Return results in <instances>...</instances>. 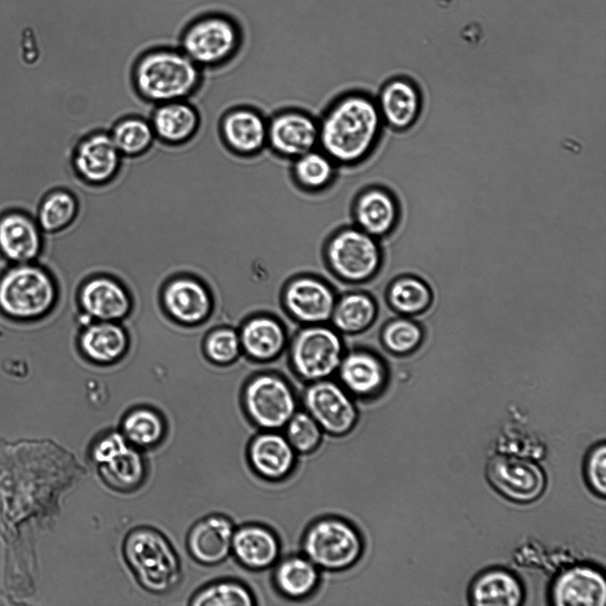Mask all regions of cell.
<instances>
[{
  "label": "cell",
  "mask_w": 606,
  "mask_h": 606,
  "mask_svg": "<svg viewBox=\"0 0 606 606\" xmlns=\"http://www.w3.org/2000/svg\"><path fill=\"white\" fill-rule=\"evenodd\" d=\"M319 122V148L340 166L366 161L385 127L375 98L363 91L339 95L324 109Z\"/></svg>",
  "instance_id": "obj_1"
},
{
  "label": "cell",
  "mask_w": 606,
  "mask_h": 606,
  "mask_svg": "<svg viewBox=\"0 0 606 606\" xmlns=\"http://www.w3.org/2000/svg\"><path fill=\"white\" fill-rule=\"evenodd\" d=\"M203 82V70L179 48L148 50L137 58L130 70L135 94L152 106L190 99Z\"/></svg>",
  "instance_id": "obj_2"
},
{
  "label": "cell",
  "mask_w": 606,
  "mask_h": 606,
  "mask_svg": "<svg viewBox=\"0 0 606 606\" xmlns=\"http://www.w3.org/2000/svg\"><path fill=\"white\" fill-rule=\"evenodd\" d=\"M123 559L138 585L153 594L174 590L183 576L179 556L169 539L159 530L138 526L124 537Z\"/></svg>",
  "instance_id": "obj_3"
},
{
  "label": "cell",
  "mask_w": 606,
  "mask_h": 606,
  "mask_svg": "<svg viewBox=\"0 0 606 606\" xmlns=\"http://www.w3.org/2000/svg\"><path fill=\"white\" fill-rule=\"evenodd\" d=\"M58 299L51 273L38 263L12 264L0 275V312L17 322L46 316Z\"/></svg>",
  "instance_id": "obj_4"
},
{
  "label": "cell",
  "mask_w": 606,
  "mask_h": 606,
  "mask_svg": "<svg viewBox=\"0 0 606 606\" xmlns=\"http://www.w3.org/2000/svg\"><path fill=\"white\" fill-rule=\"evenodd\" d=\"M300 548L321 571L337 573L355 566L365 552L360 531L349 520L324 515L304 529Z\"/></svg>",
  "instance_id": "obj_5"
},
{
  "label": "cell",
  "mask_w": 606,
  "mask_h": 606,
  "mask_svg": "<svg viewBox=\"0 0 606 606\" xmlns=\"http://www.w3.org/2000/svg\"><path fill=\"white\" fill-rule=\"evenodd\" d=\"M88 454L101 481L117 492H133L147 477L142 451L130 445L120 430L101 432L91 444Z\"/></svg>",
  "instance_id": "obj_6"
},
{
  "label": "cell",
  "mask_w": 606,
  "mask_h": 606,
  "mask_svg": "<svg viewBox=\"0 0 606 606\" xmlns=\"http://www.w3.org/2000/svg\"><path fill=\"white\" fill-rule=\"evenodd\" d=\"M241 43V30L232 19L208 14L186 27L180 36L179 49L204 71L227 64L235 57Z\"/></svg>",
  "instance_id": "obj_7"
},
{
  "label": "cell",
  "mask_w": 606,
  "mask_h": 606,
  "mask_svg": "<svg viewBox=\"0 0 606 606\" xmlns=\"http://www.w3.org/2000/svg\"><path fill=\"white\" fill-rule=\"evenodd\" d=\"M240 404L250 423L259 430H281L297 409L290 384L282 377L263 373L242 385Z\"/></svg>",
  "instance_id": "obj_8"
},
{
  "label": "cell",
  "mask_w": 606,
  "mask_h": 606,
  "mask_svg": "<svg viewBox=\"0 0 606 606\" xmlns=\"http://www.w3.org/2000/svg\"><path fill=\"white\" fill-rule=\"evenodd\" d=\"M343 354V342L334 327L305 325L292 339L289 361L301 379L311 382L333 375Z\"/></svg>",
  "instance_id": "obj_9"
},
{
  "label": "cell",
  "mask_w": 606,
  "mask_h": 606,
  "mask_svg": "<svg viewBox=\"0 0 606 606\" xmlns=\"http://www.w3.org/2000/svg\"><path fill=\"white\" fill-rule=\"evenodd\" d=\"M325 256L339 279L353 283L374 276L382 260L378 239L354 224L340 228L329 237Z\"/></svg>",
  "instance_id": "obj_10"
},
{
  "label": "cell",
  "mask_w": 606,
  "mask_h": 606,
  "mask_svg": "<svg viewBox=\"0 0 606 606\" xmlns=\"http://www.w3.org/2000/svg\"><path fill=\"white\" fill-rule=\"evenodd\" d=\"M123 159L108 130L97 129L78 138L72 149L70 163L82 184L100 188L118 177Z\"/></svg>",
  "instance_id": "obj_11"
},
{
  "label": "cell",
  "mask_w": 606,
  "mask_h": 606,
  "mask_svg": "<svg viewBox=\"0 0 606 606\" xmlns=\"http://www.w3.org/2000/svg\"><path fill=\"white\" fill-rule=\"evenodd\" d=\"M303 410L334 437L350 434L358 421L352 396L339 383L328 380L311 382L303 394Z\"/></svg>",
  "instance_id": "obj_12"
},
{
  "label": "cell",
  "mask_w": 606,
  "mask_h": 606,
  "mask_svg": "<svg viewBox=\"0 0 606 606\" xmlns=\"http://www.w3.org/2000/svg\"><path fill=\"white\" fill-rule=\"evenodd\" d=\"M486 476L495 490L505 498L519 503L539 499L546 488V476L531 460L500 454L486 466Z\"/></svg>",
  "instance_id": "obj_13"
},
{
  "label": "cell",
  "mask_w": 606,
  "mask_h": 606,
  "mask_svg": "<svg viewBox=\"0 0 606 606\" xmlns=\"http://www.w3.org/2000/svg\"><path fill=\"white\" fill-rule=\"evenodd\" d=\"M267 147L279 157L294 160L319 147L318 119L299 108H284L268 118Z\"/></svg>",
  "instance_id": "obj_14"
},
{
  "label": "cell",
  "mask_w": 606,
  "mask_h": 606,
  "mask_svg": "<svg viewBox=\"0 0 606 606\" xmlns=\"http://www.w3.org/2000/svg\"><path fill=\"white\" fill-rule=\"evenodd\" d=\"M268 118L255 107L237 106L227 109L218 122L224 146L238 157H253L267 147Z\"/></svg>",
  "instance_id": "obj_15"
},
{
  "label": "cell",
  "mask_w": 606,
  "mask_h": 606,
  "mask_svg": "<svg viewBox=\"0 0 606 606\" xmlns=\"http://www.w3.org/2000/svg\"><path fill=\"white\" fill-rule=\"evenodd\" d=\"M336 300L330 286L307 275L289 280L282 293L287 312L304 325L325 324L330 320Z\"/></svg>",
  "instance_id": "obj_16"
},
{
  "label": "cell",
  "mask_w": 606,
  "mask_h": 606,
  "mask_svg": "<svg viewBox=\"0 0 606 606\" xmlns=\"http://www.w3.org/2000/svg\"><path fill=\"white\" fill-rule=\"evenodd\" d=\"M297 455L279 430H259L250 438L246 449L250 469L269 483L288 478L296 468Z\"/></svg>",
  "instance_id": "obj_17"
},
{
  "label": "cell",
  "mask_w": 606,
  "mask_h": 606,
  "mask_svg": "<svg viewBox=\"0 0 606 606\" xmlns=\"http://www.w3.org/2000/svg\"><path fill=\"white\" fill-rule=\"evenodd\" d=\"M161 303L169 316L184 325L204 321L213 309V298L207 286L190 275H178L166 282Z\"/></svg>",
  "instance_id": "obj_18"
},
{
  "label": "cell",
  "mask_w": 606,
  "mask_h": 606,
  "mask_svg": "<svg viewBox=\"0 0 606 606\" xmlns=\"http://www.w3.org/2000/svg\"><path fill=\"white\" fill-rule=\"evenodd\" d=\"M353 224L379 239L392 232L400 217L396 195L383 185H368L359 191L351 204Z\"/></svg>",
  "instance_id": "obj_19"
},
{
  "label": "cell",
  "mask_w": 606,
  "mask_h": 606,
  "mask_svg": "<svg viewBox=\"0 0 606 606\" xmlns=\"http://www.w3.org/2000/svg\"><path fill=\"white\" fill-rule=\"evenodd\" d=\"M236 526L223 514H211L195 522L186 536L190 556L205 566L217 565L232 554Z\"/></svg>",
  "instance_id": "obj_20"
},
{
  "label": "cell",
  "mask_w": 606,
  "mask_h": 606,
  "mask_svg": "<svg viewBox=\"0 0 606 606\" xmlns=\"http://www.w3.org/2000/svg\"><path fill=\"white\" fill-rule=\"evenodd\" d=\"M374 98L385 127L395 131H405L412 128L421 112V91L406 76H395L387 80Z\"/></svg>",
  "instance_id": "obj_21"
},
{
  "label": "cell",
  "mask_w": 606,
  "mask_h": 606,
  "mask_svg": "<svg viewBox=\"0 0 606 606\" xmlns=\"http://www.w3.org/2000/svg\"><path fill=\"white\" fill-rule=\"evenodd\" d=\"M281 554L279 537L270 526L257 522L236 526L231 555L245 569L261 571L272 568Z\"/></svg>",
  "instance_id": "obj_22"
},
{
  "label": "cell",
  "mask_w": 606,
  "mask_h": 606,
  "mask_svg": "<svg viewBox=\"0 0 606 606\" xmlns=\"http://www.w3.org/2000/svg\"><path fill=\"white\" fill-rule=\"evenodd\" d=\"M78 301L94 321L119 322L131 309L127 288L118 279L104 274L94 275L83 283Z\"/></svg>",
  "instance_id": "obj_23"
},
{
  "label": "cell",
  "mask_w": 606,
  "mask_h": 606,
  "mask_svg": "<svg viewBox=\"0 0 606 606\" xmlns=\"http://www.w3.org/2000/svg\"><path fill=\"white\" fill-rule=\"evenodd\" d=\"M189 100H174L153 106L148 119L156 141L169 147H180L198 135L201 115Z\"/></svg>",
  "instance_id": "obj_24"
},
{
  "label": "cell",
  "mask_w": 606,
  "mask_h": 606,
  "mask_svg": "<svg viewBox=\"0 0 606 606\" xmlns=\"http://www.w3.org/2000/svg\"><path fill=\"white\" fill-rule=\"evenodd\" d=\"M36 221L20 212L0 216V255L11 265L35 262L43 248Z\"/></svg>",
  "instance_id": "obj_25"
},
{
  "label": "cell",
  "mask_w": 606,
  "mask_h": 606,
  "mask_svg": "<svg viewBox=\"0 0 606 606\" xmlns=\"http://www.w3.org/2000/svg\"><path fill=\"white\" fill-rule=\"evenodd\" d=\"M551 598L558 606H604L606 583L602 573L588 565H576L563 571L551 587Z\"/></svg>",
  "instance_id": "obj_26"
},
{
  "label": "cell",
  "mask_w": 606,
  "mask_h": 606,
  "mask_svg": "<svg viewBox=\"0 0 606 606\" xmlns=\"http://www.w3.org/2000/svg\"><path fill=\"white\" fill-rule=\"evenodd\" d=\"M337 374L341 385L351 395L370 397L385 385L387 370L383 362L366 350L343 354Z\"/></svg>",
  "instance_id": "obj_27"
},
{
  "label": "cell",
  "mask_w": 606,
  "mask_h": 606,
  "mask_svg": "<svg viewBox=\"0 0 606 606\" xmlns=\"http://www.w3.org/2000/svg\"><path fill=\"white\" fill-rule=\"evenodd\" d=\"M272 569L275 589L292 602L310 598L321 582L322 571L302 553H289L280 557Z\"/></svg>",
  "instance_id": "obj_28"
},
{
  "label": "cell",
  "mask_w": 606,
  "mask_h": 606,
  "mask_svg": "<svg viewBox=\"0 0 606 606\" xmlns=\"http://www.w3.org/2000/svg\"><path fill=\"white\" fill-rule=\"evenodd\" d=\"M238 332L242 353L255 361L272 360L287 342L283 326L268 315L249 318L241 323Z\"/></svg>",
  "instance_id": "obj_29"
},
{
  "label": "cell",
  "mask_w": 606,
  "mask_h": 606,
  "mask_svg": "<svg viewBox=\"0 0 606 606\" xmlns=\"http://www.w3.org/2000/svg\"><path fill=\"white\" fill-rule=\"evenodd\" d=\"M78 345L88 359L105 365L125 353L128 335L119 322L93 321L81 331Z\"/></svg>",
  "instance_id": "obj_30"
},
{
  "label": "cell",
  "mask_w": 606,
  "mask_h": 606,
  "mask_svg": "<svg viewBox=\"0 0 606 606\" xmlns=\"http://www.w3.org/2000/svg\"><path fill=\"white\" fill-rule=\"evenodd\" d=\"M119 430L133 447L140 451L157 447L168 431L166 416L149 405H137L120 418Z\"/></svg>",
  "instance_id": "obj_31"
},
{
  "label": "cell",
  "mask_w": 606,
  "mask_h": 606,
  "mask_svg": "<svg viewBox=\"0 0 606 606\" xmlns=\"http://www.w3.org/2000/svg\"><path fill=\"white\" fill-rule=\"evenodd\" d=\"M523 596L520 580L504 569L485 571L470 586L471 602L478 606H517L522 603Z\"/></svg>",
  "instance_id": "obj_32"
},
{
  "label": "cell",
  "mask_w": 606,
  "mask_h": 606,
  "mask_svg": "<svg viewBox=\"0 0 606 606\" xmlns=\"http://www.w3.org/2000/svg\"><path fill=\"white\" fill-rule=\"evenodd\" d=\"M338 166L320 148L310 150L291 161L294 184L305 193L327 190L336 177Z\"/></svg>",
  "instance_id": "obj_33"
},
{
  "label": "cell",
  "mask_w": 606,
  "mask_h": 606,
  "mask_svg": "<svg viewBox=\"0 0 606 606\" xmlns=\"http://www.w3.org/2000/svg\"><path fill=\"white\" fill-rule=\"evenodd\" d=\"M80 209L79 199L72 191L56 188L42 200L35 221L44 234H56L73 226Z\"/></svg>",
  "instance_id": "obj_34"
},
{
  "label": "cell",
  "mask_w": 606,
  "mask_h": 606,
  "mask_svg": "<svg viewBox=\"0 0 606 606\" xmlns=\"http://www.w3.org/2000/svg\"><path fill=\"white\" fill-rule=\"evenodd\" d=\"M108 132L123 158L144 156L156 141L149 119L138 114L119 118Z\"/></svg>",
  "instance_id": "obj_35"
},
{
  "label": "cell",
  "mask_w": 606,
  "mask_h": 606,
  "mask_svg": "<svg viewBox=\"0 0 606 606\" xmlns=\"http://www.w3.org/2000/svg\"><path fill=\"white\" fill-rule=\"evenodd\" d=\"M377 315L374 300L363 292H350L336 300L331 322L344 334H357L368 328Z\"/></svg>",
  "instance_id": "obj_36"
},
{
  "label": "cell",
  "mask_w": 606,
  "mask_h": 606,
  "mask_svg": "<svg viewBox=\"0 0 606 606\" xmlns=\"http://www.w3.org/2000/svg\"><path fill=\"white\" fill-rule=\"evenodd\" d=\"M388 303L403 316H414L425 312L432 304L433 292L422 279L413 275L397 278L387 292Z\"/></svg>",
  "instance_id": "obj_37"
},
{
  "label": "cell",
  "mask_w": 606,
  "mask_h": 606,
  "mask_svg": "<svg viewBox=\"0 0 606 606\" xmlns=\"http://www.w3.org/2000/svg\"><path fill=\"white\" fill-rule=\"evenodd\" d=\"M192 606H253L256 596L250 588L235 579H218L198 589L188 602Z\"/></svg>",
  "instance_id": "obj_38"
},
{
  "label": "cell",
  "mask_w": 606,
  "mask_h": 606,
  "mask_svg": "<svg viewBox=\"0 0 606 606\" xmlns=\"http://www.w3.org/2000/svg\"><path fill=\"white\" fill-rule=\"evenodd\" d=\"M424 340V330L416 321L406 316L388 322L382 332L385 348L396 355H408L420 348Z\"/></svg>",
  "instance_id": "obj_39"
},
{
  "label": "cell",
  "mask_w": 606,
  "mask_h": 606,
  "mask_svg": "<svg viewBox=\"0 0 606 606\" xmlns=\"http://www.w3.org/2000/svg\"><path fill=\"white\" fill-rule=\"evenodd\" d=\"M283 429L288 443L300 455H310L316 452L320 447L325 434L304 410H297Z\"/></svg>",
  "instance_id": "obj_40"
},
{
  "label": "cell",
  "mask_w": 606,
  "mask_h": 606,
  "mask_svg": "<svg viewBox=\"0 0 606 606\" xmlns=\"http://www.w3.org/2000/svg\"><path fill=\"white\" fill-rule=\"evenodd\" d=\"M204 351L215 364L226 366L235 362L242 353L238 330L231 326L214 328L205 338Z\"/></svg>",
  "instance_id": "obj_41"
},
{
  "label": "cell",
  "mask_w": 606,
  "mask_h": 606,
  "mask_svg": "<svg viewBox=\"0 0 606 606\" xmlns=\"http://www.w3.org/2000/svg\"><path fill=\"white\" fill-rule=\"evenodd\" d=\"M588 484L593 491L604 496L606 492V447L603 443L595 445L589 453L585 466Z\"/></svg>",
  "instance_id": "obj_42"
}]
</instances>
